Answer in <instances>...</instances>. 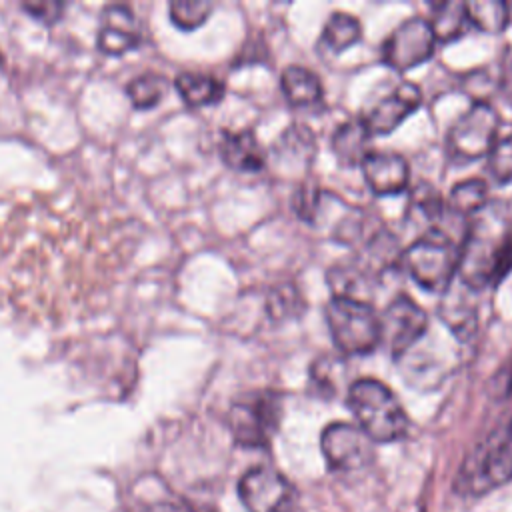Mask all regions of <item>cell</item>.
Wrapping results in <instances>:
<instances>
[{
	"label": "cell",
	"instance_id": "1",
	"mask_svg": "<svg viewBox=\"0 0 512 512\" xmlns=\"http://www.w3.org/2000/svg\"><path fill=\"white\" fill-rule=\"evenodd\" d=\"M348 408L368 438L376 444L398 442L406 438L410 420L394 392L374 378H360L350 384L346 396Z\"/></svg>",
	"mask_w": 512,
	"mask_h": 512
},
{
	"label": "cell",
	"instance_id": "2",
	"mask_svg": "<svg viewBox=\"0 0 512 512\" xmlns=\"http://www.w3.org/2000/svg\"><path fill=\"white\" fill-rule=\"evenodd\" d=\"M460 262V246L444 230L430 226L404 252V264L410 276L428 292L444 294L456 274Z\"/></svg>",
	"mask_w": 512,
	"mask_h": 512
},
{
	"label": "cell",
	"instance_id": "3",
	"mask_svg": "<svg viewBox=\"0 0 512 512\" xmlns=\"http://www.w3.org/2000/svg\"><path fill=\"white\" fill-rule=\"evenodd\" d=\"M324 314L336 348L346 356H368L382 342L380 318L366 300L332 296Z\"/></svg>",
	"mask_w": 512,
	"mask_h": 512
},
{
	"label": "cell",
	"instance_id": "4",
	"mask_svg": "<svg viewBox=\"0 0 512 512\" xmlns=\"http://www.w3.org/2000/svg\"><path fill=\"white\" fill-rule=\"evenodd\" d=\"M512 480V418L488 436L464 462L458 474V490L478 496Z\"/></svg>",
	"mask_w": 512,
	"mask_h": 512
},
{
	"label": "cell",
	"instance_id": "5",
	"mask_svg": "<svg viewBox=\"0 0 512 512\" xmlns=\"http://www.w3.org/2000/svg\"><path fill=\"white\" fill-rule=\"evenodd\" d=\"M282 398L274 390H258L236 400L228 412V424L234 440L246 448H264L270 444L280 424Z\"/></svg>",
	"mask_w": 512,
	"mask_h": 512
},
{
	"label": "cell",
	"instance_id": "6",
	"mask_svg": "<svg viewBox=\"0 0 512 512\" xmlns=\"http://www.w3.org/2000/svg\"><path fill=\"white\" fill-rule=\"evenodd\" d=\"M500 136V116L494 106L476 100L450 128L446 138L448 154L454 162L486 158Z\"/></svg>",
	"mask_w": 512,
	"mask_h": 512
},
{
	"label": "cell",
	"instance_id": "7",
	"mask_svg": "<svg viewBox=\"0 0 512 512\" xmlns=\"http://www.w3.org/2000/svg\"><path fill=\"white\" fill-rule=\"evenodd\" d=\"M238 498L246 512H294L296 488L272 466H254L238 480Z\"/></svg>",
	"mask_w": 512,
	"mask_h": 512
},
{
	"label": "cell",
	"instance_id": "8",
	"mask_svg": "<svg viewBox=\"0 0 512 512\" xmlns=\"http://www.w3.org/2000/svg\"><path fill=\"white\" fill-rule=\"evenodd\" d=\"M320 448L326 464L336 472H358L374 460V442L360 426L348 422L328 424L320 436Z\"/></svg>",
	"mask_w": 512,
	"mask_h": 512
},
{
	"label": "cell",
	"instance_id": "9",
	"mask_svg": "<svg viewBox=\"0 0 512 512\" xmlns=\"http://www.w3.org/2000/svg\"><path fill=\"white\" fill-rule=\"evenodd\" d=\"M436 38L426 18L414 16L402 22L384 42L382 58L384 64L398 72H406L424 64L434 54Z\"/></svg>",
	"mask_w": 512,
	"mask_h": 512
},
{
	"label": "cell",
	"instance_id": "10",
	"mask_svg": "<svg viewBox=\"0 0 512 512\" xmlns=\"http://www.w3.org/2000/svg\"><path fill=\"white\" fill-rule=\"evenodd\" d=\"M426 328V312L408 294L394 296L380 318L382 340L394 358L406 354L424 336Z\"/></svg>",
	"mask_w": 512,
	"mask_h": 512
},
{
	"label": "cell",
	"instance_id": "11",
	"mask_svg": "<svg viewBox=\"0 0 512 512\" xmlns=\"http://www.w3.org/2000/svg\"><path fill=\"white\" fill-rule=\"evenodd\" d=\"M422 104V90L412 82H402L388 96L380 98L360 118L372 136L398 128Z\"/></svg>",
	"mask_w": 512,
	"mask_h": 512
},
{
	"label": "cell",
	"instance_id": "12",
	"mask_svg": "<svg viewBox=\"0 0 512 512\" xmlns=\"http://www.w3.org/2000/svg\"><path fill=\"white\" fill-rule=\"evenodd\" d=\"M142 40L138 20L126 4H108L100 18L96 44L104 54H124L134 50Z\"/></svg>",
	"mask_w": 512,
	"mask_h": 512
},
{
	"label": "cell",
	"instance_id": "13",
	"mask_svg": "<svg viewBox=\"0 0 512 512\" xmlns=\"http://www.w3.org/2000/svg\"><path fill=\"white\" fill-rule=\"evenodd\" d=\"M360 166L368 186L378 196L402 194L408 188L410 168L408 162L396 152L372 150Z\"/></svg>",
	"mask_w": 512,
	"mask_h": 512
},
{
	"label": "cell",
	"instance_id": "14",
	"mask_svg": "<svg viewBox=\"0 0 512 512\" xmlns=\"http://www.w3.org/2000/svg\"><path fill=\"white\" fill-rule=\"evenodd\" d=\"M218 152L222 162L236 172H260L266 166V154L252 130H224Z\"/></svg>",
	"mask_w": 512,
	"mask_h": 512
},
{
	"label": "cell",
	"instance_id": "15",
	"mask_svg": "<svg viewBox=\"0 0 512 512\" xmlns=\"http://www.w3.org/2000/svg\"><path fill=\"white\" fill-rule=\"evenodd\" d=\"M370 138L372 134L368 132L362 118L348 120L340 124L332 134V152L336 154L338 162L344 166L362 164L364 158L372 152Z\"/></svg>",
	"mask_w": 512,
	"mask_h": 512
},
{
	"label": "cell",
	"instance_id": "16",
	"mask_svg": "<svg viewBox=\"0 0 512 512\" xmlns=\"http://www.w3.org/2000/svg\"><path fill=\"white\" fill-rule=\"evenodd\" d=\"M280 88L294 106H312L322 98L320 78L304 66H286L280 74Z\"/></svg>",
	"mask_w": 512,
	"mask_h": 512
},
{
	"label": "cell",
	"instance_id": "17",
	"mask_svg": "<svg viewBox=\"0 0 512 512\" xmlns=\"http://www.w3.org/2000/svg\"><path fill=\"white\" fill-rule=\"evenodd\" d=\"M178 94L190 106H206L222 100L224 84L206 72H180L174 80Z\"/></svg>",
	"mask_w": 512,
	"mask_h": 512
},
{
	"label": "cell",
	"instance_id": "18",
	"mask_svg": "<svg viewBox=\"0 0 512 512\" xmlns=\"http://www.w3.org/2000/svg\"><path fill=\"white\" fill-rule=\"evenodd\" d=\"M272 152L276 164L282 168L296 162H300L306 168L314 156V136L302 124L288 126L274 144Z\"/></svg>",
	"mask_w": 512,
	"mask_h": 512
},
{
	"label": "cell",
	"instance_id": "19",
	"mask_svg": "<svg viewBox=\"0 0 512 512\" xmlns=\"http://www.w3.org/2000/svg\"><path fill=\"white\" fill-rule=\"evenodd\" d=\"M362 38V26L358 18L346 12H334L320 34V48L330 54H340Z\"/></svg>",
	"mask_w": 512,
	"mask_h": 512
},
{
	"label": "cell",
	"instance_id": "20",
	"mask_svg": "<svg viewBox=\"0 0 512 512\" xmlns=\"http://www.w3.org/2000/svg\"><path fill=\"white\" fill-rule=\"evenodd\" d=\"M466 22V2H440L432 8V18L428 20L436 42L456 40L462 36Z\"/></svg>",
	"mask_w": 512,
	"mask_h": 512
},
{
	"label": "cell",
	"instance_id": "21",
	"mask_svg": "<svg viewBox=\"0 0 512 512\" xmlns=\"http://www.w3.org/2000/svg\"><path fill=\"white\" fill-rule=\"evenodd\" d=\"M442 296H444V300H442V306L438 308V314H440L442 322L458 338L472 336L474 328H476V308H474V302L466 304L464 298L460 294H452L450 288Z\"/></svg>",
	"mask_w": 512,
	"mask_h": 512
},
{
	"label": "cell",
	"instance_id": "22",
	"mask_svg": "<svg viewBox=\"0 0 512 512\" xmlns=\"http://www.w3.org/2000/svg\"><path fill=\"white\" fill-rule=\"evenodd\" d=\"M468 22L488 34H498L508 24V4L500 0L466 2Z\"/></svg>",
	"mask_w": 512,
	"mask_h": 512
},
{
	"label": "cell",
	"instance_id": "23",
	"mask_svg": "<svg viewBox=\"0 0 512 512\" xmlns=\"http://www.w3.org/2000/svg\"><path fill=\"white\" fill-rule=\"evenodd\" d=\"M488 202V184L482 178H468L452 186L448 208L458 216H470Z\"/></svg>",
	"mask_w": 512,
	"mask_h": 512
},
{
	"label": "cell",
	"instance_id": "24",
	"mask_svg": "<svg viewBox=\"0 0 512 512\" xmlns=\"http://www.w3.org/2000/svg\"><path fill=\"white\" fill-rule=\"evenodd\" d=\"M168 90V80L156 72H144L134 76L126 84V94L136 108L156 106Z\"/></svg>",
	"mask_w": 512,
	"mask_h": 512
},
{
	"label": "cell",
	"instance_id": "25",
	"mask_svg": "<svg viewBox=\"0 0 512 512\" xmlns=\"http://www.w3.org/2000/svg\"><path fill=\"white\" fill-rule=\"evenodd\" d=\"M322 198H324V190L320 188V184L312 176H306L300 180V184L294 190L292 208L302 220L316 222L322 212Z\"/></svg>",
	"mask_w": 512,
	"mask_h": 512
},
{
	"label": "cell",
	"instance_id": "26",
	"mask_svg": "<svg viewBox=\"0 0 512 512\" xmlns=\"http://www.w3.org/2000/svg\"><path fill=\"white\" fill-rule=\"evenodd\" d=\"M212 10H214V4L208 0H172L170 2V18L182 30H194L202 26L208 20Z\"/></svg>",
	"mask_w": 512,
	"mask_h": 512
},
{
	"label": "cell",
	"instance_id": "27",
	"mask_svg": "<svg viewBox=\"0 0 512 512\" xmlns=\"http://www.w3.org/2000/svg\"><path fill=\"white\" fill-rule=\"evenodd\" d=\"M408 208L410 212H418L424 220L436 222L444 212V200L436 186H432L430 182H420L410 190Z\"/></svg>",
	"mask_w": 512,
	"mask_h": 512
},
{
	"label": "cell",
	"instance_id": "28",
	"mask_svg": "<svg viewBox=\"0 0 512 512\" xmlns=\"http://www.w3.org/2000/svg\"><path fill=\"white\" fill-rule=\"evenodd\" d=\"M486 160H488V172L496 182L500 184L512 182V130L498 136Z\"/></svg>",
	"mask_w": 512,
	"mask_h": 512
},
{
	"label": "cell",
	"instance_id": "29",
	"mask_svg": "<svg viewBox=\"0 0 512 512\" xmlns=\"http://www.w3.org/2000/svg\"><path fill=\"white\" fill-rule=\"evenodd\" d=\"M298 308H304V300L294 286H278L268 296V310L274 318L292 316Z\"/></svg>",
	"mask_w": 512,
	"mask_h": 512
},
{
	"label": "cell",
	"instance_id": "30",
	"mask_svg": "<svg viewBox=\"0 0 512 512\" xmlns=\"http://www.w3.org/2000/svg\"><path fill=\"white\" fill-rule=\"evenodd\" d=\"M22 8L30 16H34L46 24L56 22L64 12V4L56 2V0H26V2H22Z\"/></svg>",
	"mask_w": 512,
	"mask_h": 512
},
{
	"label": "cell",
	"instance_id": "31",
	"mask_svg": "<svg viewBox=\"0 0 512 512\" xmlns=\"http://www.w3.org/2000/svg\"><path fill=\"white\" fill-rule=\"evenodd\" d=\"M500 82L502 88L512 92V44H508L502 52V62H500Z\"/></svg>",
	"mask_w": 512,
	"mask_h": 512
},
{
	"label": "cell",
	"instance_id": "32",
	"mask_svg": "<svg viewBox=\"0 0 512 512\" xmlns=\"http://www.w3.org/2000/svg\"><path fill=\"white\" fill-rule=\"evenodd\" d=\"M152 512H194V510H190V508H186L182 504H160Z\"/></svg>",
	"mask_w": 512,
	"mask_h": 512
},
{
	"label": "cell",
	"instance_id": "33",
	"mask_svg": "<svg viewBox=\"0 0 512 512\" xmlns=\"http://www.w3.org/2000/svg\"><path fill=\"white\" fill-rule=\"evenodd\" d=\"M2 60H4V58H2V54H0V64H2Z\"/></svg>",
	"mask_w": 512,
	"mask_h": 512
}]
</instances>
